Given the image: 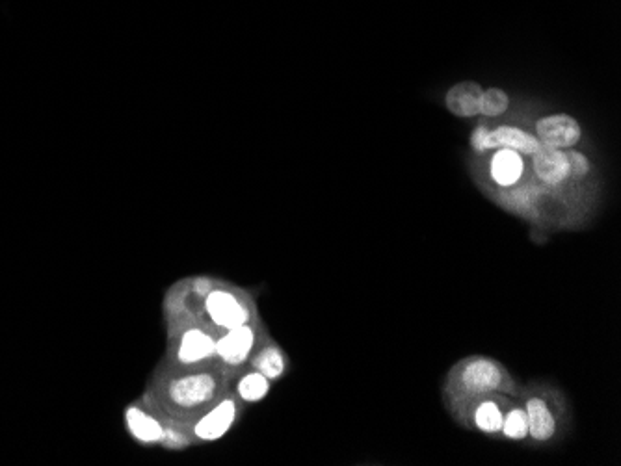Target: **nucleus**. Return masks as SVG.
I'll list each match as a JSON object with an SVG mask.
<instances>
[{
  "label": "nucleus",
  "instance_id": "1",
  "mask_svg": "<svg viewBox=\"0 0 621 466\" xmlns=\"http://www.w3.org/2000/svg\"><path fill=\"white\" fill-rule=\"evenodd\" d=\"M450 398L458 405H467L493 392L512 390V379L501 364L488 357H471L452 370L449 381Z\"/></svg>",
  "mask_w": 621,
  "mask_h": 466
},
{
  "label": "nucleus",
  "instance_id": "2",
  "mask_svg": "<svg viewBox=\"0 0 621 466\" xmlns=\"http://www.w3.org/2000/svg\"><path fill=\"white\" fill-rule=\"evenodd\" d=\"M205 312L209 314L212 324L220 329H233L250 322L248 307L224 288H214L205 294Z\"/></svg>",
  "mask_w": 621,
  "mask_h": 466
},
{
  "label": "nucleus",
  "instance_id": "3",
  "mask_svg": "<svg viewBox=\"0 0 621 466\" xmlns=\"http://www.w3.org/2000/svg\"><path fill=\"white\" fill-rule=\"evenodd\" d=\"M218 392V381L211 374H190L175 379L170 387V398L179 407H199L212 402Z\"/></svg>",
  "mask_w": 621,
  "mask_h": 466
},
{
  "label": "nucleus",
  "instance_id": "4",
  "mask_svg": "<svg viewBox=\"0 0 621 466\" xmlns=\"http://www.w3.org/2000/svg\"><path fill=\"white\" fill-rule=\"evenodd\" d=\"M581 134V125L577 123V119L566 114L542 117L536 125V138L540 143L556 149H569L577 145Z\"/></svg>",
  "mask_w": 621,
  "mask_h": 466
},
{
  "label": "nucleus",
  "instance_id": "5",
  "mask_svg": "<svg viewBox=\"0 0 621 466\" xmlns=\"http://www.w3.org/2000/svg\"><path fill=\"white\" fill-rule=\"evenodd\" d=\"M237 403L231 398L222 400L218 405H214L209 413L201 416L198 424L194 426V435L199 441L212 442L218 441L227 435V431L233 428L237 420Z\"/></svg>",
  "mask_w": 621,
  "mask_h": 466
},
{
  "label": "nucleus",
  "instance_id": "6",
  "mask_svg": "<svg viewBox=\"0 0 621 466\" xmlns=\"http://www.w3.org/2000/svg\"><path fill=\"white\" fill-rule=\"evenodd\" d=\"M253 346H255V331H253L252 325L244 324L240 327L227 329L224 335L216 340L214 353L225 364L238 366L250 357Z\"/></svg>",
  "mask_w": 621,
  "mask_h": 466
},
{
  "label": "nucleus",
  "instance_id": "7",
  "mask_svg": "<svg viewBox=\"0 0 621 466\" xmlns=\"http://www.w3.org/2000/svg\"><path fill=\"white\" fill-rule=\"evenodd\" d=\"M534 173L542 179L543 182L558 186L564 181H568L569 164L566 151L542 145L536 153H534Z\"/></svg>",
  "mask_w": 621,
  "mask_h": 466
},
{
  "label": "nucleus",
  "instance_id": "8",
  "mask_svg": "<svg viewBox=\"0 0 621 466\" xmlns=\"http://www.w3.org/2000/svg\"><path fill=\"white\" fill-rule=\"evenodd\" d=\"M489 151L493 149H510L516 151L519 155H534L542 143L525 130L516 129V127H499V129L489 130L488 136Z\"/></svg>",
  "mask_w": 621,
  "mask_h": 466
},
{
  "label": "nucleus",
  "instance_id": "9",
  "mask_svg": "<svg viewBox=\"0 0 621 466\" xmlns=\"http://www.w3.org/2000/svg\"><path fill=\"white\" fill-rule=\"evenodd\" d=\"M525 413L529 420V437L532 441L547 442L555 437L556 416L543 398H529L525 403Z\"/></svg>",
  "mask_w": 621,
  "mask_h": 466
},
{
  "label": "nucleus",
  "instance_id": "10",
  "mask_svg": "<svg viewBox=\"0 0 621 466\" xmlns=\"http://www.w3.org/2000/svg\"><path fill=\"white\" fill-rule=\"evenodd\" d=\"M482 86L478 82L465 80L447 91L445 104L454 116L475 117L480 114V99H482Z\"/></svg>",
  "mask_w": 621,
  "mask_h": 466
},
{
  "label": "nucleus",
  "instance_id": "11",
  "mask_svg": "<svg viewBox=\"0 0 621 466\" xmlns=\"http://www.w3.org/2000/svg\"><path fill=\"white\" fill-rule=\"evenodd\" d=\"M214 346L216 340L209 333L201 329H188L179 342L177 359L183 364L201 363L214 355Z\"/></svg>",
  "mask_w": 621,
  "mask_h": 466
},
{
  "label": "nucleus",
  "instance_id": "12",
  "mask_svg": "<svg viewBox=\"0 0 621 466\" xmlns=\"http://www.w3.org/2000/svg\"><path fill=\"white\" fill-rule=\"evenodd\" d=\"M523 171H525L523 158L519 153L510 151V149H499L493 156L491 169H489L493 181L504 188L514 186L523 177Z\"/></svg>",
  "mask_w": 621,
  "mask_h": 466
},
{
  "label": "nucleus",
  "instance_id": "13",
  "mask_svg": "<svg viewBox=\"0 0 621 466\" xmlns=\"http://www.w3.org/2000/svg\"><path fill=\"white\" fill-rule=\"evenodd\" d=\"M473 426L484 435H497L503 428L504 411L501 403L493 398H480L471 409Z\"/></svg>",
  "mask_w": 621,
  "mask_h": 466
},
{
  "label": "nucleus",
  "instance_id": "14",
  "mask_svg": "<svg viewBox=\"0 0 621 466\" xmlns=\"http://www.w3.org/2000/svg\"><path fill=\"white\" fill-rule=\"evenodd\" d=\"M125 420H127L129 431L136 441L151 444V442L166 439V431L160 426L159 420H155L153 416L147 415L138 407H129L125 413Z\"/></svg>",
  "mask_w": 621,
  "mask_h": 466
},
{
  "label": "nucleus",
  "instance_id": "15",
  "mask_svg": "<svg viewBox=\"0 0 621 466\" xmlns=\"http://www.w3.org/2000/svg\"><path fill=\"white\" fill-rule=\"evenodd\" d=\"M268 392H270V379L257 370L246 374L238 381L237 394L242 402H261L268 396Z\"/></svg>",
  "mask_w": 621,
  "mask_h": 466
},
{
  "label": "nucleus",
  "instance_id": "16",
  "mask_svg": "<svg viewBox=\"0 0 621 466\" xmlns=\"http://www.w3.org/2000/svg\"><path fill=\"white\" fill-rule=\"evenodd\" d=\"M253 368L257 372H261L263 376L268 377L270 381L279 379V377L285 374V355L278 348L268 346L259 355H255Z\"/></svg>",
  "mask_w": 621,
  "mask_h": 466
},
{
  "label": "nucleus",
  "instance_id": "17",
  "mask_svg": "<svg viewBox=\"0 0 621 466\" xmlns=\"http://www.w3.org/2000/svg\"><path fill=\"white\" fill-rule=\"evenodd\" d=\"M501 433L508 441H525L529 437V420L525 407H512L508 413H504Z\"/></svg>",
  "mask_w": 621,
  "mask_h": 466
},
{
  "label": "nucleus",
  "instance_id": "18",
  "mask_svg": "<svg viewBox=\"0 0 621 466\" xmlns=\"http://www.w3.org/2000/svg\"><path fill=\"white\" fill-rule=\"evenodd\" d=\"M508 104H510V99H508L506 91L499 90V88H489V90L482 91L480 114L488 117L501 116L506 112Z\"/></svg>",
  "mask_w": 621,
  "mask_h": 466
},
{
  "label": "nucleus",
  "instance_id": "19",
  "mask_svg": "<svg viewBox=\"0 0 621 466\" xmlns=\"http://www.w3.org/2000/svg\"><path fill=\"white\" fill-rule=\"evenodd\" d=\"M566 156H568L569 175L571 177H584L588 173L590 162L586 156L577 153V151H566Z\"/></svg>",
  "mask_w": 621,
  "mask_h": 466
},
{
  "label": "nucleus",
  "instance_id": "20",
  "mask_svg": "<svg viewBox=\"0 0 621 466\" xmlns=\"http://www.w3.org/2000/svg\"><path fill=\"white\" fill-rule=\"evenodd\" d=\"M489 130L486 127H478L471 136V145L475 149L476 153H486L489 151L488 145Z\"/></svg>",
  "mask_w": 621,
  "mask_h": 466
}]
</instances>
